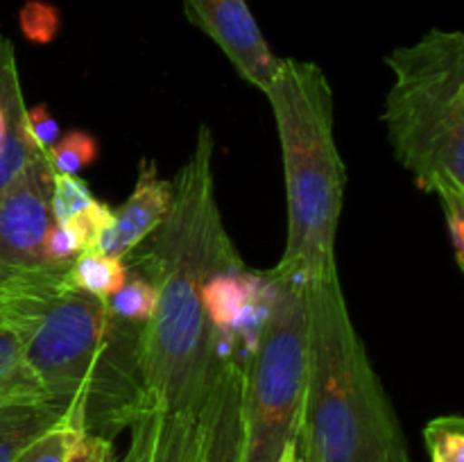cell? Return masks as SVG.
Wrapping results in <instances>:
<instances>
[{
    "label": "cell",
    "mask_w": 464,
    "mask_h": 462,
    "mask_svg": "<svg viewBox=\"0 0 464 462\" xmlns=\"http://www.w3.org/2000/svg\"><path fill=\"white\" fill-rule=\"evenodd\" d=\"M213 134L199 125L193 152L177 172L170 211L139 254L157 288V306L140 331V412L159 426L198 430L207 419L218 362L234 356L213 329L204 285L216 272L243 265L222 222L213 179Z\"/></svg>",
    "instance_id": "cell-1"
},
{
    "label": "cell",
    "mask_w": 464,
    "mask_h": 462,
    "mask_svg": "<svg viewBox=\"0 0 464 462\" xmlns=\"http://www.w3.org/2000/svg\"><path fill=\"white\" fill-rule=\"evenodd\" d=\"M66 267L0 281V315L21 335L23 361L45 401L75 408L86 433L113 439L140 412L143 324L68 285Z\"/></svg>",
    "instance_id": "cell-2"
},
{
    "label": "cell",
    "mask_w": 464,
    "mask_h": 462,
    "mask_svg": "<svg viewBox=\"0 0 464 462\" xmlns=\"http://www.w3.org/2000/svg\"><path fill=\"white\" fill-rule=\"evenodd\" d=\"M308 320L302 462H411L392 401L349 315L338 270L304 284Z\"/></svg>",
    "instance_id": "cell-3"
},
{
    "label": "cell",
    "mask_w": 464,
    "mask_h": 462,
    "mask_svg": "<svg viewBox=\"0 0 464 462\" xmlns=\"http://www.w3.org/2000/svg\"><path fill=\"white\" fill-rule=\"evenodd\" d=\"M275 116L288 204V236L276 274L306 284L331 270L347 168L335 140V95L317 63L285 57L266 86Z\"/></svg>",
    "instance_id": "cell-4"
},
{
    "label": "cell",
    "mask_w": 464,
    "mask_h": 462,
    "mask_svg": "<svg viewBox=\"0 0 464 462\" xmlns=\"http://www.w3.org/2000/svg\"><path fill=\"white\" fill-rule=\"evenodd\" d=\"M385 63L392 86L381 118L394 159L424 193L464 197V34L433 27Z\"/></svg>",
    "instance_id": "cell-5"
},
{
    "label": "cell",
    "mask_w": 464,
    "mask_h": 462,
    "mask_svg": "<svg viewBox=\"0 0 464 462\" xmlns=\"http://www.w3.org/2000/svg\"><path fill=\"white\" fill-rule=\"evenodd\" d=\"M254 349L243 365V456L276 462L297 442L306 390L308 320L304 284L266 272Z\"/></svg>",
    "instance_id": "cell-6"
},
{
    "label": "cell",
    "mask_w": 464,
    "mask_h": 462,
    "mask_svg": "<svg viewBox=\"0 0 464 462\" xmlns=\"http://www.w3.org/2000/svg\"><path fill=\"white\" fill-rule=\"evenodd\" d=\"M54 172L45 154L0 193V281L57 265L48 261L45 238L54 225L50 211Z\"/></svg>",
    "instance_id": "cell-7"
},
{
    "label": "cell",
    "mask_w": 464,
    "mask_h": 462,
    "mask_svg": "<svg viewBox=\"0 0 464 462\" xmlns=\"http://www.w3.org/2000/svg\"><path fill=\"white\" fill-rule=\"evenodd\" d=\"M186 18L222 50L247 84L266 91L281 59L272 53L247 0H181Z\"/></svg>",
    "instance_id": "cell-8"
},
{
    "label": "cell",
    "mask_w": 464,
    "mask_h": 462,
    "mask_svg": "<svg viewBox=\"0 0 464 462\" xmlns=\"http://www.w3.org/2000/svg\"><path fill=\"white\" fill-rule=\"evenodd\" d=\"M172 193H175L172 181L159 175L157 163L143 159L130 197L113 211L111 225L104 231L95 249L118 258L134 254L136 247H140L166 220Z\"/></svg>",
    "instance_id": "cell-9"
},
{
    "label": "cell",
    "mask_w": 464,
    "mask_h": 462,
    "mask_svg": "<svg viewBox=\"0 0 464 462\" xmlns=\"http://www.w3.org/2000/svg\"><path fill=\"white\" fill-rule=\"evenodd\" d=\"M243 456V362L225 356L218 362L207 406L199 462H240Z\"/></svg>",
    "instance_id": "cell-10"
},
{
    "label": "cell",
    "mask_w": 464,
    "mask_h": 462,
    "mask_svg": "<svg viewBox=\"0 0 464 462\" xmlns=\"http://www.w3.org/2000/svg\"><path fill=\"white\" fill-rule=\"evenodd\" d=\"M68 408L57 403H7L0 406V462H14L18 453L44 430L57 424Z\"/></svg>",
    "instance_id": "cell-11"
},
{
    "label": "cell",
    "mask_w": 464,
    "mask_h": 462,
    "mask_svg": "<svg viewBox=\"0 0 464 462\" xmlns=\"http://www.w3.org/2000/svg\"><path fill=\"white\" fill-rule=\"evenodd\" d=\"M36 401L45 397L23 361L21 335L0 315V406Z\"/></svg>",
    "instance_id": "cell-12"
},
{
    "label": "cell",
    "mask_w": 464,
    "mask_h": 462,
    "mask_svg": "<svg viewBox=\"0 0 464 462\" xmlns=\"http://www.w3.org/2000/svg\"><path fill=\"white\" fill-rule=\"evenodd\" d=\"M127 274H130L127 258L109 256L98 249L77 254L66 267L68 285L100 299L111 297L125 284Z\"/></svg>",
    "instance_id": "cell-13"
},
{
    "label": "cell",
    "mask_w": 464,
    "mask_h": 462,
    "mask_svg": "<svg viewBox=\"0 0 464 462\" xmlns=\"http://www.w3.org/2000/svg\"><path fill=\"white\" fill-rule=\"evenodd\" d=\"M86 433L84 421L77 415L75 408H68L66 415L50 426L48 430L32 439L16 456L14 462H66L77 439Z\"/></svg>",
    "instance_id": "cell-14"
},
{
    "label": "cell",
    "mask_w": 464,
    "mask_h": 462,
    "mask_svg": "<svg viewBox=\"0 0 464 462\" xmlns=\"http://www.w3.org/2000/svg\"><path fill=\"white\" fill-rule=\"evenodd\" d=\"M25 109L14 45L7 36H0V148H3L9 130L25 116Z\"/></svg>",
    "instance_id": "cell-15"
},
{
    "label": "cell",
    "mask_w": 464,
    "mask_h": 462,
    "mask_svg": "<svg viewBox=\"0 0 464 462\" xmlns=\"http://www.w3.org/2000/svg\"><path fill=\"white\" fill-rule=\"evenodd\" d=\"M107 303L113 315L121 320L145 324L157 306V288L143 272L127 274L125 284L107 299Z\"/></svg>",
    "instance_id": "cell-16"
},
{
    "label": "cell",
    "mask_w": 464,
    "mask_h": 462,
    "mask_svg": "<svg viewBox=\"0 0 464 462\" xmlns=\"http://www.w3.org/2000/svg\"><path fill=\"white\" fill-rule=\"evenodd\" d=\"M98 152L100 148L93 134L84 130H72L68 134L59 136L57 143L45 149V159H48L54 175L77 177L98 159Z\"/></svg>",
    "instance_id": "cell-17"
},
{
    "label": "cell",
    "mask_w": 464,
    "mask_h": 462,
    "mask_svg": "<svg viewBox=\"0 0 464 462\" xmlns=\"http://www.w3.org/2000/svg\"><path fill=\"white\" fill-rule=\"evenodd\" d=\"M41 152L36 148V143L32 140L30 131H27L25 116L16 122V125L9 130L7 139H5L3 148H0V193H3L7 186H12L23 172L27 170L34 159H39Z\"/></svg>",
    "instance_id": "cell-18"
},
{
    "label": "cell",
    "mask_w": 464,
    "mask_h": 462,
    "mask_svg": "<svg viewBox=\"0 0 464 462\" xmlns=\"http://www.w3.org/2000/svg\"><path fill=\"white\" fill-rule=\"evenodd\" d=\"M424 442L430 462H464V419L460 415L435 417L426 424Z\"/></svg>",
    "instance_id": "cell-19"
},
{
    "label": "cell",
    "mask_w": 464,
    "mask_h": 462,
    "mask_svg": "<svg viewBox=\"0 0 464 462\" xmlns=\"http://www.w3.org/2000/svg\"><path fill=\"white\" fill-rule=\"evenodd\" d=\"M95 202V195L91 193L89 184L80 177L72 175H54L53 193H50V211L54 222H68L84 211L89 204Z\"/></svg>",
    "instance_id": "cell-20"
},
{
    "label": "cell",
    "mask_w": 464,
    "mask_h": 462,
    "mask_svg": "<svg viewBox=\"0 0 464 462\" xmlns=\"http://www.w3.org/2000/svg\"><path fill=\"white\" fill-rule=\"evenodd\" d=\"M18 25L23 36L32 43H53L62 30V14L53 3L45 0H27L18 12Z\"/></svg>",
    "instance_id": "cell-21"
},
{
    "label": "cell",
    "mask_w": 464,
    "mask_h": 462,
    "mask_svg": "<svg viewBox=\"0 0 464 462\" xmlns=\"http://www.w3.org/2000/svg\"><path fill=\"white\" fill-rule=\"evenodd\" d=\"M111 220H113V208L109 207V204L95 199V202L89 204L84 211L77 213L72 220H68V225H71V229L75 231L82 252H91V249L98 247L100 238H102L104 231L109 229Z\"/></svg>",
    "instance_id": "cell-22"
},
{
    "label": "cell",
    "mask_w": 464,
    "mask_h": 462,
    "mask_svg": "<svg viewBox=\"0 0 464 462\" xmlns=\"http://www.w3.org/2000/svg\"><path fill=\"white\" fill-rule=\"evenodd\" d=\"M25 125H27V131H30L32 140H34L36 148H39L41 152L53 148V145L59 140V136H62L57 118L50 113V109L45 107L44 102L34 104L32 109L30 107L25 109Z\"/></svg>",
    "instance_id": "cell-23"
},
{
    "label": "cell",
    "mask_w": 464,
    "mask_h": 462,
    "mask_svg": "<svg viewBox=\"0 0 464 462\" xmlns=\"http://www.w3.org/2000/svg\"><path fill=\"white\" fill-rule=\"evenodd\" d=\"M45 254H48V261L57 265H68L77 254H82L80 240L68 222H54L50 226L48 238H45Z\"/></svg>",
    "instance_id": "cell-24"
},
{
    "label": "cell",
    "mask_w": 464,
    "mask_h": 462,
    "mask_svg": "<svg viewBox=\"0 0 464 462\" xmlns=\"http://www.w3.org/2000/svg\"><path fill=\"white\" fill-rule=\"evenodd\" d=\"M447 222L449 238L453 245V256L460 270H464V197H444L440 199Z\"/></svg>",
    "instance_id": "cell-25"
},
{
    "label": "cell",
    "mask_w": 464,
    "mask_h": 462,
    "mask_svg": "<svg viewBox=\"0 0 464 462\" xmlns=\"http://www.w3.org/2000/svg\"><path fill=\"white\" fill-rule=\"evenodd\" d=\"M66 462H116L113 457V442L100 435L84 433L72 447Z\"/></svg>",
    "instance_id": "cell-26"
},
{
    "label": "cell",
    "mask_w": 464,
    "mask_h": 462,
    "mask_svg": "<svg viewBox=\"0 0 464 462\" xmlns=\"http://www.w3.org/2000/svg\"><path fill=\"white\" fill-rule=\"evenodd\" d=\"M130 448H127L125 457H122L121 462H143V448H140V442L139 438H136L134 433H130Z\"/></svg>",
    "instance_id": "cell-27"
},
{
    "label": "cell",
    "mask_w": 464,
    "mask_h": 462,
    "mask_svg": "<svg viewBox=\"0 0 464 462\" xmlns=\"http://www.w3.org/2000/svg\"><path fill=\"white\" fill-rule=\"evenodd\" d=\"M276 462H302V460H299L297 442H290L288 447L284 448V453H281V457Z\"/></svg>",
    "instance_id": "cell-28"
}]
</instances>
